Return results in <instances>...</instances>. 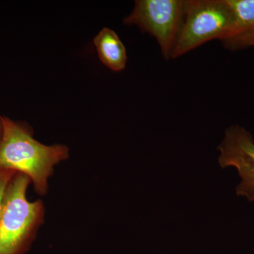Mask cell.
<instances>
[{
  "label": "cell",
  "mask_w": 254,
  "mask_h": 254,
  "mask_svg": "<svg viewBox=\"0 0 254 254\" xmlns=\"http://www.w3.org/2000/svg\"><path fill=\"white\" fill-rule=\"evenodd\" d=\"M184 6L185 0H137L124 23L138 26L155 38L164 59L169 60L181 27Z\"/></svg>",
  "instance_id": "cell-4"
},
{
  "label": "cell",
  "mask_w": 254,
  "mask_h": 254,
  "mask_svg": "<svg viewBox=\"0 0 254 254\" xmlns=\"http://www.w3.org/2000/svg\"><path fill=\"white\" fill-rule=\"evenodd\" d=\"M235 13L232 34L221 42L226 49L254 48V0H229Z\"/></svg>",
  "instance_id": "cell-6"
},
{
  "label": "cell",
  "mask_w": 254,
  "mask_h": 254,
  "mask_svg": "<svg viewBox=\"0 0 254 254\" xmlns=\"http://www.w3.org/2000/svg\"><path fill=\"white\" fill-rule=\"evenodd\" d=\"M219 163L222 168L235 167L242 182L237 194L254 202V139L243 127L233 125L225 131L223 141L218 147Z\"/></svg>",
  "instance_id": "cell-5"
},
{
  "label": "cell",
  "mask_w": 254,
  "mask_h": 254,
  "mask_svg": "<svg viewBox=\"0 0 254 254\" xmlns=\"http://www.w3.org/2000/svg\"><path fill=\"white\" fill-rule=\"evenodd\" d=\"M16 173L14 171H9V170L0 171V217H1V210H2L5 192L10 181Z\"/></svg>",
  "instance_id": "cell-8"
},
{
  "label": "cell",
  "mask_w": 254,
  "mask_h": 254,
  "mask_svg": "<svg viewBox=\"0 0 254 254\" xmlns=\"http://www.w3.org/2000/svg\"><path fill=\"white\" fill-rule=\"evenodd\" d=\"M31 184L26 175L16 173L8 185L0 217V254L27 253L44 223L43 200L32 202L26 196Z\"/></svg>",
  "instance_id": "cell-2"
},
{
  "label": "cell",
  "mask_w": 254,
  "mask_h": 254,
  "mask_svg": "<svg viewBox=\"0 0 254 254\" xmlns=\"http://www.w3.org/2000/svg\"><path fill=\"white\" fill-rule=\"evenodd\" d=\"M3 133L2 122H1V116L0 115V141H1V137Z\"/></svg>",
  "instance_id": "cell-9"
},
{
  "label": "cell",
  "mask_w": 254,
  "mask_h": 254,
  "mask_svg": "<svg viewBox=\"0 0 254 254\" xmlns=\"http://www.w3.org/2000/svg\"><path fill=\"white\" fill-rule=\"evenodd\" d=\"M98 58L103 64L115 72L126 68V48L120 37L113 30L104 28L93 39Z\"/></svg>",
  "instance_id": "cell-7"
},
{
  "label": "cell",
  "mask_w": 254,
  "mask_h": 254,
  "mask_svg": "<svg viewBox=\"0 0 254 254\" xmlns=\"http://www.w3.org/2000/svg\"><path fill=\"white\" fill-rule=\"evenodd\" d=\"M235 13L229 0H185L183 18L171 59H176L213 40L232 34Z\"/></svg>",
  "instance_id": "cell-3"
},
{
  "label": "cell",
  "mask_w": 254,
  "mask_h": 254,
  "mask_svg": "<svg viewBox=\"0 0 254 254\" xmlns=\"http://www.w3.org/2000/svg\"><path fill=\"white\" fill-rule=\"evenodd\" d=\"M3 133L0 141V171L9 170L26 175L40 195L48 191V180L57 165L67 160L66 145L43 144L33 138L26 124L1 116Z\"/></svg>",
  "instance_id": "cell-1"
}]
</instances>
